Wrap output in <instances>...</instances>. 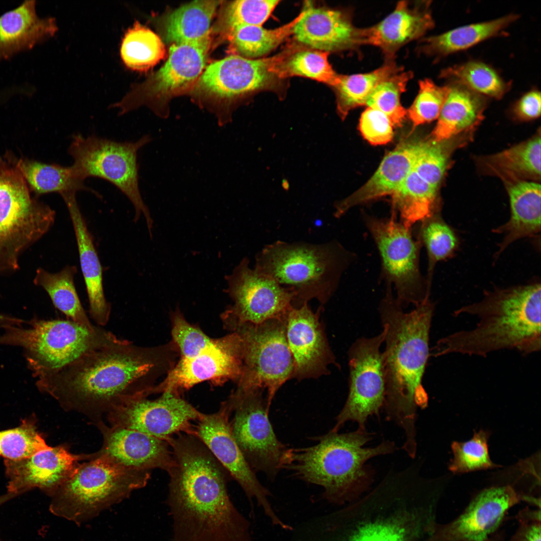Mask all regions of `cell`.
<instances>
[{"instance_id": "cell-27", "label": "cell", "mask_w": 541, "mask_h": 541, "mask_svg": "<svg viewBox=\"0 0 541 541\" xmlns=\"http://www.w3.org/2000/svg\"><path fill=\"white\" fill-rule=\"evenodd\" d=\"M430 1L399 2L385 19L363 32V44L379 48L386 61L394 60L397 51L409 42L418 39L432 29L434 22Z\"/></svg>"}, {"instance_id": "cell-49", "label": "cell", "mask_w": 541, "mask_h": 541, "mask_svg": "<svg viewBox=\"0 0 541 541\" xmlns=\"http://www.w3.org/2000/svg\"><path fill=\"white\" fill-rule=\"evenodd\" d=\"M280 2L278 0H237L225 7L222 28L228 32L240 26H261Z\"/></svg>"}, {"instance_id": "cell-43", "label": "cell", "mask_w": 541, "mask_h": 541, "mask_svg": "<svg viewBox=\"0 0 541 541\" xmlns=\"http://www.w3.org/2000/svg\"><path fill=\"white\" fill-rule=\"evenodd\" d=\"M413 227L417 228L415 236L426 250L428 267L426 281L430 292L435 266L438 262L452 255L458 245L457 237L437 212Z\"/></svg>"}, {"instance_id": "cell-52", "label": "cell", "mask_w": 541, "mask_h": 541, "mask_svg": "<svg viewBox=\"0 0 541 541\" xmlns=\"http://www.w3.org/2000/svg\"><path fill=\"white\" fill-rule=\"evenodd\" d=\"M393 124L382 112L368 107L361 114L359 129L363 137L372 145H383L393 137Z\"/></svg>"}, {"instance_id": "cell-8", "label": "cell", "mask_w": 541, "mask_h": 541, "mask_svg": "<svg viewBox=\"0 0 541 541\" xmlns=\"http://www.w3.org/2000/svg\"><path fill=\"white\" fill-rule=\"evenodd\" d=\"M95 453L51 496L53 514L80 524L147 484L151 471L127 467Z\"/></svg>"}, {"instance_id": "cell-54", "label": "cell", "mask_w": 541, "mask_h": 541, "mask_svg": "<svg viewBox=\"0 0 541 541\" xmlns=\"http://www.w3.org/2000/svg\"><path fill=\"white\" fill-rule=\"evenodd\" d=\"M540 93L536 89H532L518 100L514 105L513 113L521 120H533L540 116Z\"/></svg>"}, {"instance_id": "cell-14", "label": "cell", "mask_w": 541, "mask_h": 541, "mask_svg": "<svg viewBox=\"0 0 541 541\" xmlns=\"http://www.w3.org/2000/svg\"><path fill=\"white\" fill-rule=\"evenodd\" d=\"M264 389L236 388L221 405L233 417V436L246 461L255 473L274 479L283 469L289 448L277 437L269 419Z\"/></svg>"}, {"instance_id": "cell-13", "label": "cell", "mask_w": 541, "mask_h": 541, "mask_svg": "<svg viewBox=\"0 0 541 541\" xmlns=\"http://www.w3.org/2000/svg\"><path fill=\"white\" fill-rule=\"evenodd\" d=\"M210 44V34L197 40L172 44L163 66L142 83L133 85L111 107L122 115L146 106L158 117L167 118L170 100L191 92L205 68Z\"/></svg>"}, {"instance_id": "cell-5", "label": "cell", "mask_w": 541, "mask_h": 541, "mask_svg": "<svg viewBox=\"0 0 541 541\" xmlns=\"http://www.w3.org/2000/svg\"><path fill=\"white\" fill-rule=\"evenodd\" d=\"M540 294V283L537 282L485 292L481 301L454 312L455 316L477 317L478 321L473 329L440 339L434 355L457 353L486 357L504 349L523 355L539 351Z\"/></svg>"}, {"instance_id": "cell-55", "label": "cell", "mask_w": 541, "mask_h": 541, "mask_svg": "<svg viewBox=\"0 0 541 541\" xmlns=\"http://www.w3.org/2000/svg\"><path fill=\"white\" fill-rule=\"evenodd\" d=\"M23 322H24L20 319L0 314V324L3 325H6L7 326L13 324H20Z\"/></svg>"}, {"instance_id": "cell-4", "label": "cell", "mask_w": 541, "mask_h": 541, "mask_svg": "<svg viewBox=\"0 0 541 541\" xmlns=\"http://www.w3.org/2000/svg\"><path fill=\"white\" fill-rule=\"evenodd\" d=\"M437 505L410 486L381 481L364 497L310 520L302 541H424Z\"/></svg>"}, {"instance_id": "cell-47", "label": "cell", "mask_w": 541, "mask_h": 541, "mask_svg": "<svg viewBox=\"0 0 541 541\" xmlns=\"http://www.w3.org/2000/svg\"><path fill=\"white\" fill-rule=\"evenodd\" d=\"M489 436L488 432L480 430L467 441H453L451 444L453 457L449 470L461 473L498 466L490 458L487 445Z\"/></svg>"}, {"instance_id": "cell-39", "label": "cell", "mask_w": 541, "mask_h": 541, "mask_svg": "<svg viewBox=\"0 0 541 541\" xmlns=\"http://www.w3.org/2000/svg\"><path fill=\"white\" fill-rule=\"evenodd\" d=\"M394 60L386 61L380 68L371 72L340 75L339 83L334 87L339 116L345 119L353 109L366 104L377 85L390 76L402 71Z\"/></svg>"}, {"instance_id": "cell-26", "label": "cell", "mask_w": 541, "mask_h": 541, "mask_svg": "<svg viewBox=\"0 0 541 541\" xmlns=\"http://www.w3.org/2000/svg\"><path fill=\"white\" fill-rule=\"evenodd\" d=\"M304 15L295 25L293 34L297 42L311 49L339 52L363 45V29L356 27L345 12L314 7L308 2Z\"/></svg>"}, {"instance_id": "cell-30", "label": "cell", "mask_w": 541, "mask_h": 541, "mask_svg": "<svg viewBox=\"0 0 541 541\" xmlns=\"http://www.w3.org/2000/svg\"><path fill=\"white\" fill-rule=\"evenodd\" d=\"M36 1H26L0 16V60L33 48L53 37L58 30L55 19L41 18Z\"/></svg>"}, {"instance_id": "cell-34", "label": "cell", "mask_w": 541, "mask_h": 541, "mask_svg": "<svg viewBox=\"0 0 541 541\" xmlns=\"http://www.w3.org/2000/svg\"><path fill=\"white\" fill-rule=\"evenodd\" d=\"M518 17L511 14L491 21L461 26L427 38L423 40L422 51L428 55L441 57L466 50L500 35Z\"/></svg>"}, {"instance_id": "cell-37", "label": "cell", "mask_w": 541, "mask_h": 541, "mask_svg": "<svg viewBox=\"0 0 541 541\" xmlns=\"http://www.w3.org/2000/svg\"><path fill=\"white\" fill-rule=\"evenodd\" d=\"M77 272L75 265H67L56 273L40 268L34 282L46 291L54 306L69 320L93 329L96 326L90 321L76 291L74 277Z\"/></svg>"}, {"instance_id": "cell-18", "label": "cell", "mask_w": 541, "mask_h": 541, "mask_svg": "<svg viewBox=\"0 0 541 541\" xmlns=\"http://www.w3.org/2000/svg\"><path fill=\"white\" fill-rule=\"evenodd\" d=\"M535 506L539 500L518 491L510 485L485 488L452 520L437 522L424 541H485L499 529L509 510L521 501Z\"/></svg>"}, {"instance_id": "cell-16", "label": "cell", "mask_w": 541, "mask_h": 541, "mask_svg": "<svg viewBox=\"0 0 541 541\" xmlns=\"http://www.w3.org/2000/svg\"><path fill=\"white\" fill-rule=\"evenodd\" d=\"M385 331L372 337L356 340L350 347L348 394L331 429L338 432L349 421L365 429L369 417L378 415L383 408L386 391L383 352Z\"/></svg>"}, {"instance_id": "cell-19", "label": "cell", "mask_w": 541, "mask_h": 541, "mask_svg": "<svg viewBox=\"0 0 541 541\" xmlns=\"http://www.w3.org/2000/svg\"><path fill=\"white\" fill-rule=\"evenodd\" d=\"M292 51L257 59L235 54L213 62L205 67L191 91L200 97L227 100L267 88L279 78V67Z\"/></svg>"}, {"instance_id": "cell-20", "label": "cell", "mask_w": 541, "mask_h": 541, "mask_svg": "<svg viewBox=\"0 0 541 541\" xmlns=\"http://www.w3.org/2000/svg\"><path fill=\"white\" fill-rule=\"evenodd\" d=\"M242 370V347L239 335L234 332L214 339L213 343L196 356L180 358L157 384L153 394L169 391L180 395L181 391L208 381L221 385L228 381L236 383Z\"/></svg>"}, {"instance_id": "cell-17", "label": "cell", "mask_w": 541, "mask_h": 541, "mask_svg": "<svg viewBox=\"0 0 541 541\" xmlns=\"http://www.w3.org/2000/svg\"><path fill=\"white\" fill-rule=\"evenodd\" d=\"M225 292L233 304L222 314V320L259 324L284 320L292 306L294 295L269 276L249 266L244 257L225 277Z\"/></svg>"}, {"instance_id": "cell-42", "label": "cell", "mask_w": 541, "mask_h": 541, "mask_svg": "<svg viewBox=\"0 0 541 541\" xmlns=\"http://www.w3.org/2000/svg\"><path fill=\"white\" fill-rule=\"evenodd\" d=\"M440 76L484 97L497 99L501 98L510 88V84L493 68L477 61H469L445 68Z\"/></svg>"}, {"instance_id": "cell-12", "label": "cell", "mask_w": 541, "mask_h": 541, "mask_svg": "<svg viewBox=\"0 0 541 541\" xmlns=\"http://www.w3.org/2000/svg\"><path fill=\"white\" fill-rule=\"evenodd\" d=\"M222 321L241 339L242 370L237 387L266 390L270 406L278 390L293 378L294 373L284 320L273 319L259 324Z\"/></svg>"}, {"instance_id": "cell-35", "label": "cell", "mask_w": 541, "mask_h": 541, "mask_svg": "<svg viewBox=\"0 0 541 541\" xmlns=\"http://www.w3.org/2000/svg\"><path fill=\"white\" fill-rule=\"evenodd\" d=\"M16 165L31 191L40 195L50 193H65L80 190L100 194L89 188L72 165L64 166L26 158H15Z\"/></svg>"}, {"instance_id": "cell-58", "label": "cell", "mask_w": 541, "mask_h": 541, "mask_svg": "<svg viewBox=\"0 0 541 541\" xmlns=\"http://www.w3.org/2000/svg\"><path fill=\"white\" fill-rule=\"evenodd\" d=\"M305 524H302V525H301V528H299V529H297V530L296 531V532L297 534H296V535H295L294 537H293V539H292V541H299V538H300V535L301 534V533H302V530H303V529L304 528V526Z\"/></svg>"}, {"instance_id": "cell-1", "label": "cell", "mask_w": 541, "mask_h": 541, "mask_svg": "<svg viewBox=\"0 0 541 541\" xmlns=\"http://www.w3.org/2000/svg\"><path fill=\"white\" fill-rule=\"evenodd\" d=\"M179 354L171 342L142 347L127 340L90 351L60 370L38 376L39 389L66 411L96 425L117 408L153 394Z\"/></svg>"}, {"instance_id": "cell-10", "label": "cell", "mask_w": 541, "mask_h": 541, "mask_svg": "<svg viewBox=\"0 0 541 541\" xmlns=\"http://www.w3.org/2000/svg\"><path fill=\"white\" fill-rule=\"evenodd\" d=\"M55 212L33 198L15 158L0 159V273L16 270L19 257L51 228Z\"/></svg>"}, {"instance_id": "cell-36", "label": "cell", "mask_w": 541, "mask_h": 541, "mask_svg": "<svg viewBox=\"0 0 541 541\" xmlns=\"http://www.w3.org/2000/svg\"><path fill=\"white\" fill-rule=\"evenodd\" d=\"M222 1L196 0L170 13L164 22L167 43L180 44L202 39L210 34L212 21Z\"/></svg>"}, {"instance_id": "cell-51", "label": "cell", "mask_w": 541, "mask_h": 541, "mask_svg": "<svg viewBox=\"0 0 541 541\" xmlns=\"http://www.w3.org/2000/svg\"><path fill=\"white\" fill-rule=\"evenodd\" d=\"M171 322L172 342L180 358L194 357L214 341L199 327L188 322L179 309L171 314Z\"/></svg>"}, {"instance_id": "cell-29", "label": "cell", "mask_w": 541, "mask_h": 541, "mask_svg": "<svg viewBox=\"0 0 541 541\" xmlns=\"http://www.w3.org/2000/svg\"><path fill=\"white\" fill-rule=\"evenodd\" d=\"M417 144L404 141L388 153L365 184L335 204L334 216L340 218L354 206L392 195L413 170Z\"/></svg>"}, {"instance_id": "cell-15", "label": "cell", "mask_w": 541, "mask_h": 541, "mask_svg": "<svg viewBox=\"0 0 541 541\" xmlns=\"http://www.w3.org/2000/svg\"><path fill=\"white\" fill-rule=\"evenodd\" d=\"M364 224L378 249L381 276L394 288L396 299L403 309L430 299L426 279L420 269L422 245L408 227L394 216L379 218L364 215Z\"/></svg>"}, {"instance_id": "cell-33", "label": "cell", "mask_w": 541, "mask_h": 541, "mask_svg": "<svg viewBox=\"0 0 541 541\" xmlns=\"http://www.w3.org/2000/svg\"><path fill=\"white\" fill-rule=\"evenodd\" d=\"M540 133L531 139L496 154L481 158L486 172L499 177L505 184L540 179Z\"/></svg>"}, {"instance_id": "cell-24", "label": "cell", "mask_w": 541, "mask_h": 541, "mask_svg": "<svg viewBox=\"0 0 541 541\" xmlns=\"http://www.w3.org/2000/svg\"><path fill=\"white\" fill-rule=\"evenodd\" d=\"M95 456L73 454L61 445L23 459H5L8 492L20 495L38 488L51 496L75 473L80 461Z\"/></svg>"}, {"instance_id": "cell-3", "label": "cell", "mask_w": 541, "mask_h": 541, "mask_svg": "<svg viewBox=\"0 0 541 541\" xmlns=\"http://www.w3.org/2000/svg\"><path fill=\"white\" fill-rule=\"evenodd\" d=\"M378 311L385 332L383 352L386 391L383 408L388 420L403 431L402 449L417 452L418 409H424L428 396L422 384L429 357V334L434 305L430 299L405 312L386 286Z\"/></svg>"}, {"instance_id": "cell-50", "label": "cell", "mask_w": 541, "mask_h": 541, "mask_svg": "<svg viewBox=\"0 0 541 541\" xmlns=\"http://www.w3.org/2000/svg\"><path fill=\"white\" fill-rule=\"evenodd\" d=\"M418 93L407 111L414 127L437 119L449 91L448 85L440 86L429 79L420 80Z\"/></svg>"}, {"instance_id": "cell-40", "label": "cell", "mask_w": 541, "mask_h": 541, "mask_svg": "<svg viewBox=\"0 0 541 541\" xmlns=\"http://www.w3.org/2000/svg\"><path fill=\"white\" fill-rule=\"evenodd\" d=\"M304 11L290 23L279 28L268 30L261 26H244L227 32L231 49L237 55L254 59L262 57L277 48L293 34L296 24L303 17Z\"/></svg>"}, {"instance_id": "cell-44", "label": "cell", "mask_w": 541, "mask_h": 541, "mask_svg": "<svg viewBox=\"0 0 541 541\" xmlns=\"http://www.w3.org/2000/svg\"><path fill=\"white\" fill-rule=\"evenodd\" d=\"M329 54L311 49L295 50L279 66V77H304L334 87L339 83L340 75L329 63Z\"/></svg>"}, {"instance_id": "cell-41", "label": "cell", "mask_w": 541, "mask_h": 541, "mask_svg": "<svg viewBox=\"0 0 541 541\" xmlns=\"http://www.w3.org/2000/svg\"><path fill=\"white\" fill-rule=\"evenodd\" d=\"M120 54L128 69L145 72L162 60L165 54L164 43L150 29L135 22L122 39Z\"/></svg>"}, {"instance_id": "cell-46", "label": "cell", "mask_w": 541, "mask_h": 541, "mask_svg": "<svg viewBox=\"0 0 541 541\" xmlns=\"http://www.w3.org/2000/svg\"><path fill=\"white\" fill-rule=\"evenodd\" d=\"M51 448L38 431L33 418L24 419L16 428L0 431V456L5 459H23Z\"/></svg>"}, {"instance_id": "cell-32", "label": "cell", "mask_w": 541, "mask_h": 541, "mask_svg": "<svg viewBox=\"0 0 541 541\" xmlns=\"http://www.w3.org/2000/svg\"><path fill=\"white\" fill-rule=\"evenodd\" d=\"M449 91L438 117L431 139L449 140L472 128L481 120L485 108L484 97L461 85L450 83Z\"/></svg>"}, {"instance_id": "cell-6", "label": "cell", "mask_w": 541, "mask_h": 541, "mask_svg": "<svg viewBox=\"0 0 541 541\" xmlns=\"http://www.w3.org/2000/svg\"><path fill=\"white\" fill-rule=\"evenodd\" d=\"M373 434L359 428L343 433L331 430L317 438L313 445L289 448L283 469L301 480L321 486L323 497L330 503H352L373 481L374 473L367 461L396 450L394 442L388 440L365 447Z\"/></svg>"}, {"instance_id": "cell-56", "label": "cell", "mask_w": 541, "mask_h": 541, "mask_svg": "<svg viewBox=\"0 0 541 541\" xmlns=\"http://www.w3.org/2000/svg\"><path fill=\"white\" fill-rule=\"evenodd\" d=\"M485 541H508L504 530L499 529Z\"/></svg>"}, {"instance_id": "cell-45", "label": "cell", "mask_w": 541, "mask_h": 541, "mask_svg": "<svg viewBox=\"0 0 541 541\" xmlns=\"http://www.w3.org/2000/svg\"><path fill=\"white\" fill-rule=\"evenodd\" d=\"M402 71L380 82L368 98L365 104L368 107L385 114L393 125L396 126H401L407 115V111L401 104L400 97L413 77L412 72Z\"/></svg>"}, {"instance_id": "cell-53", "label": "cell", "mask_w": 541, "mask_h": 541, "mask_svg": "<svg viewBox=\"0 0 541 541\" xmlns=\"http://www.w3.org/2000/svg\"><path fill=\"white\" fill-rule=\"evenodd\" d=\"M515 517L518 526L508 541H540V508H524L518 512Z\"/></svg>"}, {"instance_id": "cell-25", "label": "cell", "mask_w": 541, "mask_h": 541, "mask_svg": "<svg viewBox=\"0 0 541 541\" xmlns=\"http://www.w3.org/2000/svg\"><path fill=\"white\" fill-rule=\"evenodd\" d=\"M103 438L98 453L122 466L151 471L156 468L170 470L173 464L171 447L167 440L120 427L95 425Z\"/></svg>"}, {"instance_id": "cell-11", "label": "cell", "mask_w": 541, "mask_h": 541, "mask_svg": "<svg viewBox=\"0 0 541 541\" xmlns=\"http://www.w3.org/2000/svg\"><path fill=\"white\" fill-rule=\"evenodd\" d=\"M152 140L148 134L135 141L119 142L77 134L68 149L73 160L72 165L79 176L84 180L89 177L103 179L117 187L133 204L134 221L144 216L150 236L153 222L140 190L138 153Z\"/></svg>"}, {"instance_id": "cell-38", "label": "cell", "mask_w": 541, "mask_h": 541, "mask_svg": "<svg viewBox=\"0 0 541 541\" xmlns=\"http://www.w3.org/2000/svg\"><path fill=\"white\" fill-rule=\"evenodd\" d=\"M437 190L412 170L392 195L400 221L406 226L413 228L437 212Z\"/></svg>"}, {"instance_id": "cell-7", "label": "cell", "mask_w": 541, "mask_h": 541, "mask_svg": "<svg viewBox=\"0 0 541 541\" xmlns=\"http://www.w3.org/2000/svg\"><path fill=\"white\" fill-rule=\"evenodd\" d=\"M356 256L337 240L319 244L278 240L257 253L254 268L292 292L293 307L312 299L322 306L333 296Z\"/></svg>"}, {"instance_id": "cell-23", "label": "cell", "mask_w": 541, "mask_h": 541, "mask_svg": "<svg viewBox=\"0 0 541 541\" xmlns=\"http://www.w3.org/2000/svg\"><path fill=\"white\" fill-rule=\"evenodd\" d=\"M314 312L308 303L293 306L284 321L288 344L294 361L293 378L298 381L329 374V366H338L320 320V311Z\"/></svg>"}, {"instance_id": "cell-22", "label": "cell", "mask_w": 541, "mask_h": 541, "mask_svg": "<svg viewBox=\"0 0 541 541\" xmlns=\"http://www.w3.org/2000/svg\"><path fill=\"white\" fill-rule=\"evenodd\" d=\"M230 417L222 406L215 413L203 414L194 426L195 435L237 482L248 498L256 500L272 523L285 529L287 524L276 514L268 499L272 493L257 479L233 436Z\"/></svg>"}, {"instance_id": "cell-48", "label": "cell", "mask_w": 541, "mask_h": 541, "mask_svg": "<svg viewBox=\"0 0 541 541\" xmlns=\"http://www.w3.org/2000/svg\"><path fill=\"white\" fill-rule=\"evenodd\" d=\"M447 140L437 142L430 138L418 141L413 171L437 189L446 171L450 154Z\"/></svg>"}, {"instance_id": "cell-21", "label": "cell", "mask_w": 541, "mask_h": 541, "mask_svg": "<svg viewBox=\"0 0 541 541\" xmlns=\"http://www.w3.org/2000/svg\"><path fill=\"white\" fill-rule=\"evenodd\" d=\"M203 413L169 391L156 399H136L108 414L109 425L137 430L168 440L180 433L195 435L192 421H198Z\"/></svg>"}, {"instance_id": "cell-2", "label": "cell", "mask_w": 541, "mask_h": 541, "mask_svg": "<svg viewBox=\"0 0 541 541\" xmlns=\"http://www.w3.org/2000/svg\"><path fill=\"white\" fill-rule=\"evenodd\" d=\"M173 464L166 502L172 541H251L250 523L229 496L230 475L194 434L168 440Z\"/></svg>"}, {"instance_id": "cell-57", "label": "cell", "mask_w": 541, "mask_h": 541, "mask_svg": "<svg viewBox=\"0 0 541 541\" xmlns=\"http://www.w3.org/2000/svg\"><path fill=\"white\" fill-rule=\"evenodd\" d=\"M19 495L17 494L7 492V493L0 495V506L4 503H6L8 501L13 499V498ZM0 541H2L0 538Z\"/></svg>"}, {"instance_id": "cell-9", "label": "cell", "mask_w": 541, "mask_h": 541, "mask_svg": "<svg viewBox=\"0 0 541 541\" xmlns=\"http://www.w3.org/2000/svg\"><path fill=\"white\" fill-rule=\"evenodd\" d=\"M31 327L5 326L0 344L25 349L28 362L37 376L57 371L86 353L123 339L96 326L88 328L69 319L33 320Z\"/></svg>"}, {"instance_id": "cell-28", "label": "cell", "mask_w": 541, "mask_h": 541, "mask_svg": "<svg viewBox=\"0 0 541 541\" xmlns=\"http://www.w3.org/2000/svg\"><path fill=\"white\" fill-rule=\"evenodd\" d=\"M76 193L67 192L61 196L69 211L75 234L90 315L98 325L104 326L109 320L111 304L105 296L102 265L93 236L77 203Z\"/></svg>"}, {"instance_id": "cell-31", "label": "cell", "mask_w": 541, "mask_h": 541, "mask_svg": "<svg viewBox=\"0 0 541 541\" xmlns=\"http://www.w3.org/2000/svg\"><path fill=\"white\" fill-rule=\"evenodd\" d=\"M510 206L509 220L493 230L503 235L495 256L497 258L511 243L520 238L536 236L540 232V185L520 180L505 184Z\"/></svg>"}]
</instances>
